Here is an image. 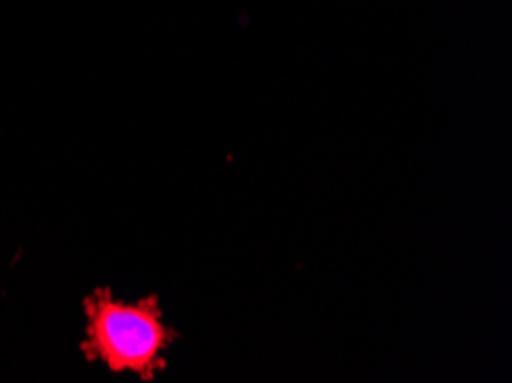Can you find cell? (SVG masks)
Segmentation results:
<instances>
[{"mask_svg":"<svg viewBox=\"0 0 512 383\" xmlns=\"http://www.w3.org/2000/svg\"><path fill=\"white\" fill-rule=\"evenodd\" d=\"M88 340L83 354L88 361H102L108 370H131L152 381L166 367L164 351L173 345L175 333L161 322L157 296L141 303L115 301L108 289H97L85 301Z\"/></svg>","mask_w":512,"mask_h":383,"instance_id":"obj_1","label":"cell"}]
</instances>
